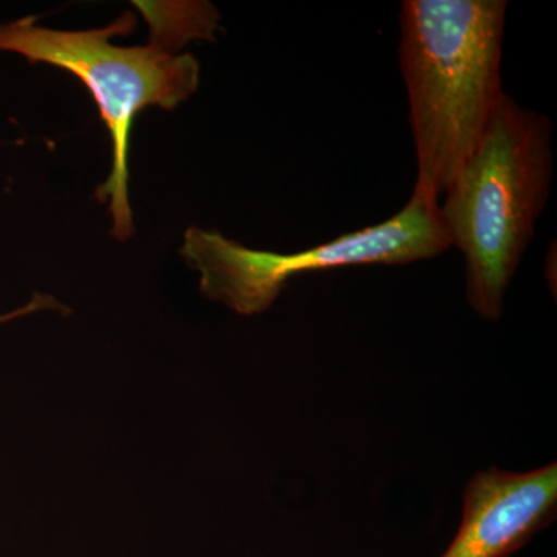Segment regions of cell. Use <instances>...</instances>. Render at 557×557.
<instances>
[{
    "instance_id": "cell-4",
    "label": "cell",
    "mask_w": 557,
    "mask_h": 557,
    "mask_svg": "<svg viewBox=\"0 0 557 557\" xmlns=\"http://www.w3.org/2000/svg\"><path fill=\"white\" fill-rule=\"evenodd\" d=\"M440 197L416 182L397 214L373 226L299 252L260 251L226 239L219 231L188 228L180 249L200 273V292L242 317L273 306L288 278L309 271L361 265H405L437 258L453 247L440 211Z\"/></svg>"
},
{
    "instance_id": "cell-6",
    "label": "cell",
    "mask_w": 557,
    "mask_h": 557,
    "mask_svg": "<svg viewBox=\"0 0 557 557\" xmlns=\"http://www.w3.org/2000/svg\"><path fill=\"white\" fill-rule=\"evenodd\" d=\"M62 309L60 302L57 299L51 298L49 295H42V293H36L33 296L30 302L20 307V309L9 311V313L0 314V325L7 324V322L14 321V319L25 318L28 314L38 313V311L46 310H58Z\"/></svg>"
},
{
    "instance_id": "cell-1",
    "label": "cell",
    "mask_w": 557,
    "mask_h": 557,
    "mask_svg": "<svg viewBox=\"0 0 557 557\" xmlns=\"http://www.w3.org/2000/svg\"><path fill=\"white\" fill-rule=\"evenodd\" d=\"M150 25L148 46L110 44L129 35L137 21L131 11L97 30H51L35 17L0 24V51L21 54L32 64L54 65L83 81L100 109L112 138V172L97 190L101 203L110 200L112 234L120 242L134 236L129 201V141L132 124L148 108L172 110L199 89L200 64L190 53H178L194 39L215 40L220 16L207 2H137Z\"/></svg>"
},
{
    "instance_id": "cell-3",
    "label": "cell",
    "mask_w": 557,
    "mask_h": 557,
    "mask_svg": "<svg viewBox=\"0 0 557 557\" xmlns=\"http://www.w3.org/2000/svg\"><path fill=\"white\" fill-rule=\"evenodd\" d=\"M553 161L552 121L505 94L440 205L463 255L469 307L486 321L504 314L508 285L548 201Z\"/></svg>"
},
{
    "instance_id": "cell-5",
    "label": "cell",
    "mask_w": 557,
    "mask_h": 557,
    "mask_svg": "<svg viewBox=\"0 0 557 557\" xmlns=\"http://www.w3.org/2000/svg\"><path fill=\"white\" fill-rule=\"evenodd\" d=\"M556 512V463L528 472L480 471L465 487L460 527L442 557H509Z\"/></svg>"
},
{
    "instance_id": "cell-2",
    "label": "cell",
    "mask_w": 557,
    "mask_h": 557,
    "mask_svg": "<svg viewBox=\"0 0 557 557\" xmlns=\"http://www.w3.org/2000/svg\"><path fill=\"white\" fill-rule=\"evenodd\" d=\"M507 0H405L399 67L417 182L445 196L504 97Z\"/></svg>"
}]
</instances>
